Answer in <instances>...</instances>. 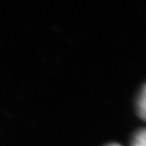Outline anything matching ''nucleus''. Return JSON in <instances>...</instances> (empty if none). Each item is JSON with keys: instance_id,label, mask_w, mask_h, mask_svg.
I'll use <instances>...</instances> for the list:
<instances>
[{"instance_id": "obj_1", "label": "nucleus", "mask_w": 146, "mask_h": 146, "mask_svg": "<svg viewBox=\"0 0 146 146\" xmlns=\"http://www.w3.org/2000/svg\"><path fill=\"white\" fill-rule=\"evenodd\" d=\"M137 108L139 115L142 117V119L145 118V113H146V91L145 86L143 87V90L139 95L138 101H137Z\"/></svg>"}, {"instance_id": "obj_2", "label": "nucleus", "mask_w": 146, "mask_h": 146, "mask_svg": "<svg viewBox=\"0 0 146 146\" xmlns=\"http://www.w3.org/2000/svg\"><path fill=\"white\" fill-rule=\"evenodd\" d=\"M132 146H146V132L144 129H141L135 134Z\"/></svg>"}, {"instance_id": "obj_3", "label": "nucleus", "mask_w": 146, "mask_h": 146, "mask_svg": "<svg viewBox=\"0 0 146 146\" xmlns=\"http://www.w3.org/2000/svg\"><path fill=\"white\" fill-rule=\"evenodd\" d=\"M108 146H121V145H119V144H117V143H113V144H109V145H108Z\"/></svg>"}]
</instances>
